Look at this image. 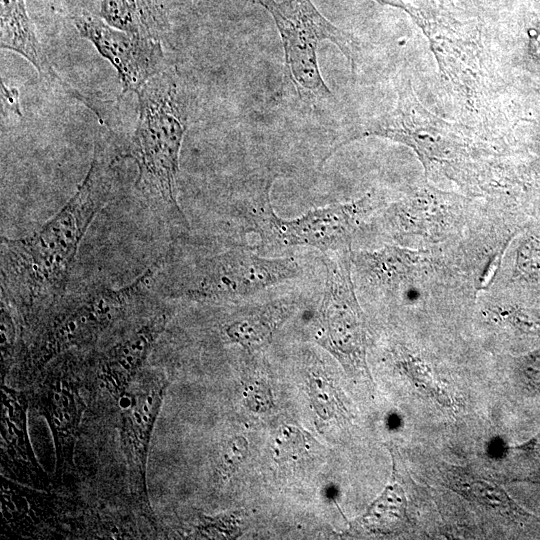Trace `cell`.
<instances>
[{
    "mask_svg": "<svg viewBox=\"0 0 540 540\" xmlns=\"http://www.w3.org/2000/svg\"><path fill=\"white\" fill-rule=\"evenodd\" d=\"M310 387L317 412L323 418L332 416L335 411V399L330 385L317 376L312 379Z\"/></svg>",
    "mask_w": 540,
    "mask_h": 540,
    "instance_id": "ac0fdd59",
    "label": "cell"
},
{
    "mask_svg": "<svg viewBox=\"0 0 540 540\" xmlns=\"http://www.w3.org/2000/svg\"><path fill=\"white\" fill-rule=\"evenodd\" d=\"M407 499L397 482L390 483L360 518V523L373 533L388 534L407 520Z\"/></svg>",
    "mask_w": 540,
    "mask_h": 540,
    "instance_id": "7c38bea8",
    "label": "cell"
},
{
    "mask_svg": "<svg viewBox=\"0 0 540 540\" xmlns=\"http://www.w3.org/2000/svg\"><path fill=\"white\" fill-rule=\"evenodd\" d=\"M500 317L525 334H540V303L515 305L503 309Z\"/></svg>",
    "mask_w": 540,
    "mask_h": 540,
    "instance_id": "9a60e30c",
    "label": "cell"
},
{
    "mask_svg": "<svg viewBox=\"0 0 540 540\" xmlns=\"http://www.w3.org/2000/svg\"><path fill=\"white\" fill-rule=\"evenodd\" d=\"M300 272L293 257L267 258L246 249H233L198 262L178 293L196 301L235 300L287 282Z\"/></svg>",
    "mask_w": 540,
    "mask_h": 540,
    "instance_id": "5b68a950",
    "label": "cell"
},
{
    "mask_svg": "<svg viewBox=\"0 0 540 540\" xmlns=\"http://www.w3.org/2000/svg\"><path fill=\"white\" fill-rule=\"evenodd\" d=\"M1 94L4 100L9 104L13 111L21 116L20 104H19V92L15 88H8L6 85L1 84Z\"/></svg>",
    "mask_w": 540,
    "mask_h": 540,
    "instance_id": "44dd1931",
    "label": "cell"
},
{
    "mask_svg": "<svg viewBox=\"0 0 540 540\" xmlns=\"http://www.w3.org/2000/svg\"><path fill=\"white\" fill-rule=\"evenodd\" d=\"M445 485L470 502L485 507L503 517L526 523L536 517L519 506L495 481L484 478L473 471L446 466L443 473Z\"/></svg>",
    "mask_w": 540,
    "mask_h": 540,
    "instance_id": "30bf717a",
    "label": "cell"
},
{
    "mask_svg": "<svg viewBox=\"0 0 540 540\" xmlns=\"http://www.w3.org/2000/svg\"><path fill=\"white\" fill-rule=\"evenodd\" d=\"M324 265L326 277L316 339L348 372L371 380L365 318L352 279V252L324 255Z\"/></svg>",
    "mask_w": 540,
    "mask_h": 540,
    "instance_id": "8992f818",
    "label": "cell"
},
{
    "mask_svg": "<svg viewBox=\"0 0 540 540\" xmlns=\"http://www.w3.org/2000/svg\"><path fill=\"white\" fill-rule=\"evenodd\" d=\"M273 17L279 31L285 66L301 98L326 99L331 95L318 65L317 49L322 41L335 44L356 67L355 38L326 19L311 0H256Z\"/></svg>",
    "mask_w": 540,
    "mask_h": 540,
    "instance_id": "3957f363",
    "label": "cell"
},
{
    "mask_svg": "<svg viewBox=\"0 0 540 540\" xmlns=\"http://www.w3.org/2000/svg\"><path fill=\"white\" fill-rule=\"evenodd\" d=\"M309 437L295 427H283L274 444V458L278 462L298 460L309 448Z\"/></svg>",
    "mask_w": 540,
    "mask_h": 540,
    "instance_id": "5bb4252c",
    "label": "cell"
},
{
    "mask_svg": "<svg viewBox=\"0 0 540 540\" xmlns=\"http://www.w3.org/2000/svg\"><path fill=\"white\" fill-rule=\"evenodd\" d=\"M517 271L520 275L536 279L540 277V243L527 241L518 251Z\"/></svg>",
    "mask_w": 540,
    "mask_h": 540,
    "instance_id": "e0dca14e",
    "label": "cell"
},
{
    "mask_svg": "<svg viewBox=\"0 0 540 540\" xmlns=\"http://www.w3.org/2000/svg\"><path fill=\"white\" fill-rule=\"evenodd\" d=\"M373 1L377 2L380 5H388V6L398 7V8L404 9V10L407 9V7L404 5V3H397V2H394V1H390V0H373Z\"/></svg>",
    "mask_w": 540,
    "mask_h": 540,
    "instance_id": "603a6c76",
    "label": "cell"
},
{
    "mask_svg": "<svg viewBox=\"0 0 540 540\" xmlns=\"http://www.w3.org/2000/svg\"><path fill=\"white\" fill-rule=\"evenodd\" d=\"M246 396L249 406L255 411H264L272 403L270 389L261 382L251 385Z\"/></svg>",
    "mask_w": 540,
    "mask_h": 540,
    "instance_id": "ffe728a7",
    "label": "cell"
},
{
    "mask_svg": "<svg viewBox=\"0 0 540 540\" xmlns=\"http://www.w3.org/2000/svg\"><path fill=\"white\" fill-rule=\"evenodd\" d=\"M515 368L528 390L540 392V348L515 359Z\"/></svg>",
    "mask_w": 540,
    "mask_h": 540,
    "instance_id": "2e32d148",
    "label": "cell"
},
{
    "mask_svg": "<svg viewBox=\"0 0 540 540\" xmlns=\"http://www.w3.org/2000/svg\"><path fill=\"white\" fill-rule=\"evenodd\" d=\"M275 177L266 180L261 192L263 229L284 246L313 247L323 255L351 251L355 232L380 205V198L372 191L353 201L314 208L285 219L275 213L270 201Z\"/></svg>",
    "mask_w": 540,
    "mask_h": 540,
    "instance_id": "52a82bcc",
    "label": "cell"
},
{
    "mask_svg": "<svg viewBox=\"0 0 540 540\" xmlns=\"http://www.w3.org/2000/svg\"><path fill=\"white\" fill-rule=\"evenodd\" d=\"M74 23L80 35L116 69L122 93L137 92L163 71L164 54L156 36L122 31L90 15L77 16Z\"/></svg>",
    "mask_w": 540,
    "mask_h": 540,
    "instance_id": "ba28073f",
    "label": "cell"
},
{
    "mask_svg": "<svg viewBox=\"0 0 540 540\" xmlns=\"http://www.w3.org/2000/svg\"><path fill=\"white\" fill-rule=\"evenodd\" d=\"M0 18L1 48L20 54L33 65L41 78L57 84L83 103L87 102V98L64 82L53 69L28 16L25 0H1Z\"/></svg>",
    "mask_w": 540,
    "mask_h": 540,
    "instance_id": "9c48e42d",
    "label": "cell"
},
{
    "mask_svg": "<svg viewBox=\"0 0 540 540\" xmlns=\"http://www.w3.org/2000/svg\"><path fill=\"white\" fill-rule=\"evenodd\" d=\"M139 115L123 154L138 168L136 186L164 219L186 226L177 201L179 153L188 129L191 97L180 76L161 71L137 92Z\"/></svg>",
    "mask_w": 540,
    "mask_h": 540,
    "instance_id": "7a4b0ae2",
    "label": "cell"
},
{
    "mask_svg": "<svg viewBox=\"0 0 540 540\" xmlns=\"http://www.w3.org/2000/svg\"><path fill=\"white\" fill-rule=\"evenodd\" d=\"M115 161L96 145L85 178L55 215L32 234L2 239V290L16 306L34 310L62 295L88 227L113 194Z\"/></svg>",
    "mask_w": 540,
    "mask_h": 540,
    "instance_id": "6da1fadb",
    "label": "cell"
},
{
    "mask_svg": "<svg viewBox=\"0 0 540 540\" xmlns=\"http://www.w3.org/2000/svg\"><path fill=\"white\" fill-rule=\"evenodd\" d=\"M248 451V443L245 438L237 437L228 447L224 456V469L227 475H231L245 459Z\"/></svg>",
    "mask_w": 540,
    "mask_h": 540,
    "instance_id": "d6986e66",
    "label": "cell"
},
{
    "mask_svg": "<svg viewBox=\"0 0 540 540\" xmlns=\"http://www.w3.org/2000/svg\"><path fill=\"white\" fill-rule=\"evenodd\" d=\"M449 127L448 123L442 122L420 105L408 83L399 87L395 109L351 127L330 148L320 165L344 145L354 140L375 136L411 147L428 175L439 171L442 165L450 164L458 156L463 155L464 144L457 140Z\"/></svg>",
    "mask_w": 540,
    "mask_h": 540,
    "instance_id": "277c9868",
    "label": "cell"
},
{
    "mask_svg": "<svg viewBox=\"0 0 540 540\" xmlns=\"http://www.w3.org/2000/svg\"><path fill=\"white\" fill-rule=\"evenodd\" d=\"M291 310L286 301L260 306L244 317L234 321L226 329L229 338L245 347L261 345L268 340Z\"/></svg>",
    "mask_w": 540,
    "mask_h": 540,
    "instance_id": "8fae6325",
    "label": "cell"
},
{
    "mask_svg": "<svg viewBox=\"0 0 540 540\" xmlns=\"http://www.w3.org/2000/svg\"><path fill=\"white\" fill-rule=\"evenodd\" d=\"M514 449L523 452L529 456H538L540 457V431L528 442L514 447Z\"/></svg>",
    "mask_w": 540,
    "mask_h": 540,
    "instance_id": "7402d4cb",
    "label": "cell"
},
{
    "mask_svg": "<svg viewBox=\"0 0 540 540\" xmlns=\"http://www.w3.org/2000/svg\"><path fill=\"white\" fill-rule=\"evenodd\" d=\"M100 17L110 26L133 34L155 36L148 0H102Z\"/></svg>",
    "mask_w": 540,
    "mask_h": 540,
    "instance_id": "4fadbf2b",
    "label": "cell"
}]
</instances>
